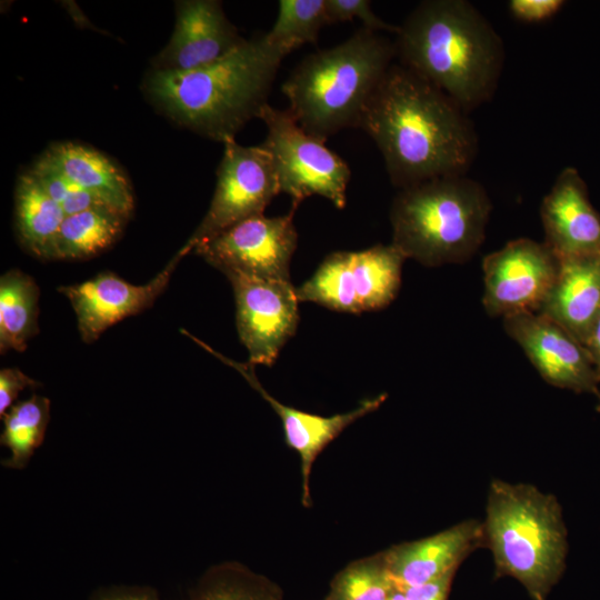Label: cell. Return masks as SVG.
Returning <instances> with one entry per match:
<instances>
[{"label": "cell", "mask_w": 600, "mask_h": 600, "mask_svg": "<svg viewBox=\"0 0 600 600\" xmlns=\"http://www.w3.org/2000/svg\"><path fill=\"white\" fill-rule=\"evenodd\" d=\"M503 327L548 383L600 400L594 367L582 343L566 329L537 312L506 316Z\"/></svg>", "instance_id": "obj_13"}, {"label": "cell", "mask_w": 600, "mask_h": 600, "mask_svg": "<svg viewBox=\"0 0 600 600\" xmlns=\"http://www.w3.org/2000/svg\"><path fill=\"white\" fill-rule=\"evenodd\" d=\"M39 288L27 273L10 270L0 279V351L22 352L38 333Z\"/></svg>", "instance_id": "obj_22"}, {"label": "cell", "mask_w": 600, "mask_h": 600, "mask_svg": "<svg viewBox=\"0 0 600 600\" xmlns=\"http://www.w3.org/2000/svg\"><path fill=\"white\" fill-rule=\"evenodd\" d=\"M39 382L18 368H3L0 371V416L13 406L19 393L26 388L38 387Z\"/></svg>", "instance_id": "obj_31"}, {"label": "cell", "mask_w": 600, "mask_h": 600, "mask_svg": "<svg viewBox=\"0 0 600 600\" xmlns=\"http://www.w3.org/2000/svg\"><path fill=\"white\" fill-rule=\"evenodd\" d=\"M597 410L600 412V400H599V403L597 406Z\"/></svg>", "instance_id": "obj_36"}, {"label": "cell", "mask_w": 600, "mask_h": 600, "mask_svg": "<svg viewBox=\"0 0 600 600\" xmlns=\"http://www.w3.org/2000/svg\"><path fill=\"white\" fill-rule=\"evenodd\" d=\"M288 53L267 34L246 41L220 60L191 71L150 68L141 90L153 108L179 127L226 143L260 117Z\"/></svg>", "instance_id": "obj_2"}, {"label": "cell", "mask_w": 600, "mask_h": 600, "mask_svg": "<svg viewBox=\"0 0 600 600\" xmlns=\"http://www.w3.org/2000/svg\"><path fill=\"white\" fill-rule=\"evenodd\" d=\"M560 261L544 242L528 238L508 242L482 261L483 307L491 317L538 312L549 294Z\"/></svg>", "instance_id": "obj_11"}, {"label": "cell", "mask_w": 600, "mask_h": 600, "mask_svg": "<svg viewBox=\"0 0 600 600\" xmlns=\"http://www.w3.org/2000/svg\"><path fill=\"white\" fill-rule=\"evenodd\" d=\"M396 588L382 551L341 569L323 600H388Z\"/></svg>", "instance_id": "obj_26"}, {"label": "cell", "mask_w": 600, "mask_h": 600, "mask_svg": "<svg viewBox=\"0 0 600 600\" xmlns=\"http://www.w3.org/2000/svg\"><path fill=\"white\" fill-rule=\"evenodd\" d=\"M29 172L43 190L61 206L66 216L93 208L110 209L94 194L72 182L47 150L34 161Z\"/></svg>", "instance_id": "obj_28"}, {"label": "cell", "mask_w": 600, "mask_h": 600, "mask_svg": "<svg viewBox=\"0 0 600 600\" xmlns=\"http://www.w3.org/2000/svg\"><path fill=\"white\" fill-rule=\"evenodd\" d=\"M223 144L213 197L202 221L178 250L183 257L228 228L263 214L280 193L272 158L262 144L246 147L236 140Z\"/></svg>", "instance_id": "obj_9"}, {"label": "cell", "mask_w": 600, "mask_h": 600, "mask_svg": "<svg viewBox=\"0 0 600 600\" xmlns=\"http://www.w3.org/2000/svg\"><path fill=\"white\" fill-rule=\"evenodd\" d=\"M483 527L496 576L518 580L532 600H547L564 571L568 552L557 499L530 484L493 480Z\"/></svg>", "instance_id": "obj_5"}, {"label": "cell", "mask_w": 600, "mask_h": 600, "mask_svg": "<svg viewBox=\"0 0 600 600\" xmlns=\"http://www.w3.org/2000/svg\"><path fill=\"white\" fill-rule=\"evenodd\" d=\"M196 341L213 353L217 358L237 369L279 416L282 421L287 446L297 451L300 457L302 477L301 500L304 507H310V473L317 457L347 427L366 414L376 411L386 400L387 394H380L376 398L366 399L353 410L331 417L308 413L292 407H288L269 394L259 382L254 373V368L249 362L239 363L229 360L211 348L204 346V343L200 342L199 340L196 339Z\"/></svg>", "instance_id": "obj_16"}, {"label": "cell", "mask_w": 600, "mask_h": 600, "mask_svg": "<svg viewBox=\"0 0 600 600\" xmlns=\"http://www.w3.org/2000/svg\"><path fill=\"white\" fill-rule=\"evenodd\" d=\"M559 261L557 279L537 313L583 343L600 313V258L564 257Z\"/></svg>", "instance_id": "obj_19"}, {"label": "cell", "mask_w": 600, "mask_h": 600, "mask_svg": "<svg viewBox=\"0 0 600 600\" xmlns=\"http://www.w3.org/2000/svg\"><path fill=\"white\" fill-rule=\"evenodd\" d=\"M328 24L347 22L359 19L364 29L370 31H389L397 33L399 27L392 26L379 18L371 8L369 0H326Z\"/></svg>", "instance_id": "obj_29"}, {"label": "cell", "mask_w": 600, "mask_h": 600, "mask_svg": "<svg viewBox=\"0 0 600 600\" xmlns=\"http://www.w3.org/2000/svg\"><path fill=\"white\" fill-rule=\"evenodd\" d=\"M546 241L559 258H600V214L573 168L557 177L540 207Z\"/></svg>", "instance_id": "obj_17"}, {"label": "cell", "mask_w": 600, "mask_h": 600, "mask_svg": "<svg viewBox=\"0 0 600 600\" xmlns=\"http://www.w3.org/2000/svg\"><path fill=\"white\" fill-rule=\"evenodd\" d=\"M176 23L168 43L152 59L151 68L191 71L226 57L246 39L227 18L218 0L174 2Z\"/></svg>", "instance_id": "obj_15"}, {"label": "cell", "mask_w": 600, "mask_h": 600, "mask_svg": "<svg viewBox=\"0 0 600 600\" xmlns=\"http://www.w3.org/2000/svg\"><path fill=\"white\" fill-rule=\"evenodd\" d=\"M127 221L106 208L67 216L56 238L53 259H88L101 253L120 238Z\"/></svg>", "instance_id": "obj_23"}, {"label": "cell", "mask_w": 600, "mask_h": 600, "mask_svg": "<svg viewBox=\"0 0 600 600\" xmlns=\"http://www.w3.org/2000/svg\"><path fill=\"white\" fill-rule=\"evenodd\" d=\"M563 3L561 0H511L509 9L517 20L536 23L556 16Z\"/></svg>", "instance_id": "obj_30"}, {"label": "cell", "mask_w": 600, "mask_h": 600, "mask_svg": "<svg viewBox=\"0 0 600 600\" xmlns=\"http://www.w3.org/2000/svg\"><path fill=\"white\" fill-rule=\"evenodd\" d=\"M484 544L483 523L467 520L437 534L396 544L384 556L394 584L404 590L456 572L473 550Z\"/></svg>", "instance_id": "obj_18"}, {"label": "cell", "mask_w": 600, "mask_h": 600, "mask_svg": "<svg viewBox=\"0 0 600 600\" xmlns=\"http://www.w3.org/2000/svg\"><path fill=\"white\" fill-rule=\"evenodd\" d=\"M456 572H450L432 582L404 589L407 600H448Z\"/></svg>", "instance_id": "obj_32"}, {"label": "cell", "mask_w": 600, "mask_h": 600, "mask_svg": "<svg viewBox=\"0 0 600 600\" xmlns=\"http://www.w3.org/2000/svg\"><path fill=\"white\" fill-rule=\"evenodd\" d=\"M396 57L394 42L361 28L343 42L307 56L281 90L308 133L327 139L359 128L369 100Z\"/></svg>", "instance_id": "obj_4"}, {"label": "cell", "mask_w": 600, "mask_h": 600, "mask_svg": "<svg viewBox=\"0 0 600 600\" xmlns=\"http://www.w3.org/2000/svg\"><path fill=\"white\" fill-rule=\"evenodd\" d=\"M394 47L401 66L466 113L493 97L506 58L498 32L464 0L420 2L399 26Z\"/></svg>", "instance_id": "obj_3"}, {"label": "cell", "mask_w": 600, "mask_h": 600, "mask_svg": "<svg viewBox=\"0 0 600 600\" xmlns=\"http://www.w3.org/2000/svg\"><path fill=\"white\" fill-rule=\"evenodd\" d=\"M582 346L584 347L600 380V313L592 323Z\"/></svg>", "instance_id": "obj_34"}, {"label": "cell", "mask_w": 600, "mask_h": 600, "mask_svg": "<svg viewBox=\"0 0 600 600\" xmlns=\"http://www.w3.org/2000/svg\"><path fill=\"white\" fill-rule=\"evenodd\" d=\"M236 300L239 338L252 366H272L299 322L297 288L291 281H277L238 271L224 273Z\"/></svg>", "instance_id": "obj_12"}, {"label": "cell", "mask_w": 600, "mask_h": 600, "mask_svg": "<svg viewBox=\"0 0 600 600\" xmlns=\"http://www.w3.org/2000/svg\"><path fill=\"white\" fill-rule=\"evenodd\" d=\"M91 600H160L156 590L147 587H118L96 593Z\"/></svg>", "instance_id": "obj_33"}, {"label": "cell", "mask_w": 600, "mask_h": 600, "mask_svg": "<svg viewBox=\"0 0 600 600\" xmlns=\"http://www.w3.org/2000/svg\"><path fill=\"white\" fill-rule=\"evenodd\" d=\"M452 99L400 63H392L360 127L376 142L399 189L464 176L478 151L472 122Z\"/></svg>", "instance_id": "obj_1"}, {"label": "cell", "mask_w": 600, "mask_h": 600, "mask_svg": "<svg viewBox=\"0 0 600 600\" xmlns=\"http://www.w3.org/2000/svg\"><path fill=\"white\" fill-rule=\"evenodd\" d=\"M491 208L483 186L466 174L402 188L390 209L391 243L427 267L462 263L481 247Z\"/></svg>", "instance_id": "obj_6"}, {"label": "cell", "mask_w": 600, "mask_h": 600, "mask_svg": "<svg viewBox=\"0 0 600 600\" xmlns=\"http://www.w3.org/2000/svg\"><path fill=\"white\" fill-rule=\"evenodd\" d=\"M259 119L267 128L261 144L272 158L280 193L291 198L292 207L320 196L343 209L351 177L348 163L324 140L303 130L288 110L267 104Z\"/></svg>", "instance_id": "obj_7"}, {"label": "cell", "mask_w": 600, "mask_h": 600, "mask_svg": "<svg viewBox=\"0 0 600 600\" xmlns=\"http://www.w3.org/2000/svg\"><path fill=\"white\" fill-rule=\"evenodd\" d=\"M327 24L326 0H280L276 21L266 34L289 54L306 43H317Z\"/></svg>", "instance_id": "obj_27"}, {"label": "cell", "mask_w": 600, "mask_h": 600, "mask_svg": "<svg viewBox=\"0 0 600 600\" xmlns=\"http://www.w3.org/2000/svg\"><path fill=\"white\" fill-rule=\"evenodd\" d=\"M188 600H283V593L268 577L230 561L207 570Z\"/></svg>", "instance_id": "obj_25"}, {"label": "cell", "mask_w": 600, "mask_h": 600, "mask_svg": "<svg viewBox=\"0 0 600 600\" xmlns=\"http://www.w3.org/2000/svg\"><path fill=\"white\" fill-rule=\"evenodd\" d=\"M182 258L178 251L164 269L144 284L130 283L113 272H101L81 283L59 288L76 313L81 339L92 343L117 322L151 307Z\"/></svg>", "instance_id": "obj_14"}, {"label": "cell", "mask_w": 600, "mask_h": 600, "mask_svg": "<svg viewBox=\"0 0 600 600\" xmlns=\"http://www.w3.org/2000/svg\"><path fill=\"white\" fill-rule=\"evenodd\" d=\"M1 444L10 456L2 464L11 469H23L34 450L41 446L50 420V400L33 394L13 404L2 417Z\"/></svg>", "instance_id": "obj_24"}, {"label": "cell", "mask_w": 600, "mask_h": 600, "mask_svg": "<svg viewBox=\"0 0 600 600\" xmlns=\"http://www.w3.org/2000/svg\"><path fill=\"white\" fill-rule=\"evenodd\" d=\"M388 600H407L404 591L402 589L396 588L390 594Z\"/></svg>", "instance_id": "obj_35"}, {"label": "cell", "mask_w": 600, "mask_h": 600, "mask_svg": "<svg viewBox=\"0 0 600 600\" xmlns=\"http://www.w3.org/2000/svg\"><path fill=\"white\" fill-rule=\"evenodd\" d=\"M14 214L22 246L40 259H53L56 238L67 216L29 171L18 177Z\"/></svg>", "instance_id": "obj_21"}, {"label": "cell", "mask_w": 600, "mask_h": 600, "mask_svg": "<svg viewBox=\"0 0 600 600\" xmlns=\"http://www.w3.org/2000/svg\"><path fill=\"white\" fill-rule=\"evenodd\" d=\"M296 210L291 207L283 216L248 218L193 251L223 273L238 271L261 279L290 281V262L298 244Z\"/></svg>", "instance_id": "obj_10"}, {"label": "cell", "mask_w": 600, "mask_h": 600, "mask_svg": "<svg viewBox=\"0 0 600 600\" xmlns=\"http://www.w3.org/2000/svg\"><path fill=\"white\" fill-rule=\"evenodd\" d=\"M406 259L392 243L332 252L297 288L298 300L350 313L383 309L398 294Z\"/></svg>", "instance_id": "obj_8"}, {"label": "cell", "mask_w": 600, "mask_h": 600, "mask_svg": "<svg viewBox=\"0 0 600 600\" xmlns=\"http://www.w3.org/2000/svg\"><path fill=\"white\" fill-rule=\"evenodd\" d=\"M47 151L72 182L129 220L134 209L133 190L126 173L110 158L92 147L70 141L53 143Z\"/></svg>", "instance_id": "obj_20"}]
</instances>
